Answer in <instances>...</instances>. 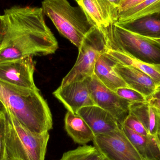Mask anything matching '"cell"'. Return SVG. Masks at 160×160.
Instances as JSON below:
<instances>
[{
	"label": "cell",
	"instance_id": "21",
	"mask_svg": "<svg viewBox=\"0 0 160 160\" xmlns=\"http://www.w3.org/2000/svg\"><path fill=\"white\" fill-rule=\"evenodd\" d=\"M99 153L95 147L84 145L64 153L60 160H94Z\"/></svg>",
	"mask_w": 160,
	"mask_h": 160
},
{
	"label": "cell",
	"instance_id": "8",
	"mask_svg": "<svg viewBox=\"0 0 160 160\" xmlns=\"http://www.w3.org/2000/svg\"><path fill=\"white\" fill-rule=\"evenodd\" d=\"M92 98L97 106L110 112L120 125L130 113V102L118 96L103 84L95 75L88 78Z\"/></svg>",
	"mask_w": 160,
	"mask_h": 160
},
{
	"label": "cell",
	"instance_id": "32",
	"mask_svg": "<svg viewBox=\"0 0 160 160\" xmlns=\"http://www.w3.org/2000/svg\"><path fill=\"white\" fill-rule=\"evenodd\" d=\"M75 1H76V2H78V4L79 3H80V2H81V0H75Z\"/></svg>",
	"mask_w": 160,
	"mask_h": 160
},
{
	"label": "cell",
	"instance_id": "22",
	"mask_svg": "<svg viewBox=\"0 0 160 160\" xmlns=\"http://www.w3.org/2000/svg\"><path fill=\"white\" fill-rule=\"evenodd\" d=\"M106 20L110 24L116 23L118 20V8L124 0H97Z\"/></svg>",
	"mask_w": 160,
	"mask_h": 160
},
{
	"label": "cell",
	"instance_id": "30",
	"mask_svg": "<svg viewBox=\"0 0 160 160\" xmlns=\"http://www.w3.org/2000/svg\"><path fill=\"white\" fill-rule=\"evenodd\" d=\"M94 160H109L106 158V157L104 156V155L102 154L100 152L99 154H98L97 158H95Z\"/></svg>",
	"mask_w": 160,
	"mask_h": 160
},
{
	"label": "cell",
	"instance_id": "25",
	"mask_svg": "<svg viewBox=\"0 0 160 160\" xmlns=\"http://www.w3.org/2000/svg\"><path fill=\"white\" fill-rule=\"evenodd\" d=\"M6 113L0 115V160H8L5 139Z\"/></svg>",
	"mask_w": 160,
	"mask_h": 160
},
{
	"label": "cell",
	"instance_id": "9",
	"mask_svg": "<svg viewBox=\"0 0 160 160\" xmlns=\"http://www.w3.org/2000/svg\"><path fill=\"white\" fill-rule=\"evenodd\" d=\"M34 71L32 57L0 62V81L21 87L36 88Z\"/></svg>",
	"mask_w": 160,
	"mask_h": 160
},
{
	"label": "cell",
	"instance_id": "4",
	"mask_svg": "<svg viewBox=\"0 0 160 160\" xmlns=\"http://www.w3.org/2000/svg\"><path fill=\"white\" fill-rule=\"evenodd\" d=\"M99 29L109 49L121 52L148 64L160 65V38L141 36L116 23Z\"/></svg>",
	"mask_w": 160,
	"mask_h": 160
},
{
	"label": "cell",
	"instance_id": "29",
	"mask_svg": "<svg viewBox=\"0 0 160 160\" xmlns=\"http://www.w3.org/2000/svg\"><path fill=\"white\" fill-rule=\"evenodd\" d=\"M7 112V109L3 102L0 99V115L5 114Z\"/></svg>",
	"mask_w": 160,
	"mask_h": 160
},
{
	"label": "cell",
	"instance_id": "23",
	"mask_svg": "<svg viewBox=\"0 0 160 160\" xmlns=\"http://www.w3.org/2000/svg\"><path fill=\"white\" fill-rule=\"evenodd\" d=\"M119 97L131 102L146 101V98L140 92L128 87L121 88L115 91Z\"/></svg>",
	"mask_w": 160,
	"mask_h": 160
},
{
	"label": "cell",
	"instance_id": "13",
	"mask_svg": "<svg viewBox=\"0 0 160 160\" xmlns=\"http://www.w3.org/2000/svg\"><path fill=\"white\" fill-rule=\"evenodd\" d=\"M130 114L143 125L149 135L160 142V112L147 101L131 102Z\"/></svg>",
	"mask_w": 160,
	"mask_h": 160
},
{
	"label": "cell",
	"instance_id": "10",
	"mask_svg": "<svg viewBox=\"0 0 160 160\" xmlns=\"http://www.w3.org/2000/svg\"><path fill=\"white\" fill-rule=\"evenodd\" d=\"M53 95L68 111L77 113L83 107L96 105L88 86V78L59 87Z\"/></svg>",
	"mask_w": 160,
	"mask_h": 160
},
{
	"label": "cell",
	"instance_id": "16",
	"mask_svg": "<svg viewBox=\"0 0 160 160\" xmlns=\"http://www.w3.org/2000/svg\"><path fill=\"white\" fill-rule=\"evenodd\" d=\"M121 129L143 160H160V142L151 135L144 136L122 125Z\"/></svg>",
	"mask_w": 160,
	"mask_h": 160
},
{
	"label": "cell",
	"instance_id": "12",
	"mask_svg": "<svg viewBox=\"0 0 160 160\" xmlns=\"http://www.w3.org/2000/svg\"><path fill=\"white\" fill-rule=\"evenodd\" d=\"M114 69L129 88L140 92L146 98L152 95L158 87L150 77L136 68L117 63Z\"/></svg>",
	"mask_w": 160,
	"mask_h": 160
},
{
	"label": "cell",
	"instance_id": "17",
	"mask_svg": "<svg viewBox=\"0 0 160 160\" xmlns=\"http://www.w3.org/2000/svg\"><path fill=\"white\" fill-rule=\"evenodd\" d=\"M65 128L74 142L80 145H86L95 137V134L86 121L78 113L70 111L67 112L65 118Z\"/></svg>",
	"mask_w": 160,
	"mask_h": 160
},
{
	"label": "cell",
	"instance_id": "7",
	"mask_svg": "<svg viewBox=\"0 0 160 160\" xmlns=\"http://www.w3.org/2000/svg\"><path fill=\"white\" fill-rule=\"evenodd\" d=\"M92 142L98 151L109 160H143L121 127L95 135Z\"/></svg>",
	"mask_w": 160,
	"mask_h": 160
},
{
	"label": "cell",
	"instance_id": "19",
	"mask_svg": "<svg viewBox=\"0 0 160 160\" xmlns=\"http://www.w3.org/2000/svg\"><path fill=\"white\" fill-rule=\"evenodd\" d=\"M158 12H160V0H147L120 14L116 23L125 22L148 14Z\"/></svg>",
	"mask_w": 160,
	"mask_h": 160
},
{
	"label": "cell",
	"instance_id": "27",
	"mask_svg": "<svg viewBox=\"0 0 160 160\" xmlns=\"http://www.w3.org/2000/svg\"><path fill=\"white\" fill-rule=\"evenodd\" d=\"M146 101L150 105L160 111V85L157 88L152 95L146 98Z\"/></svg>",
	"mask_w": 160,
	"mask_h": 160
},
{
	"label": "cell",
	"instance_id": "26",
	"mask_svg": "<svg viewBox=\"0 0 160 160\" xmlns=\"http://www.w3.org/2000/svg\"><path fill=\"white\" fill-rule=\"evenodd\" d=\"M147 0H124L120 4L118 8V18L121 13L125 11L137 6Z\"/></svg>",
	"mask_w": 160,
	"mask_h": 160
},
{
	"label": "cell",
	"instance_id": "5",
	"mask_svg": "<svg viewBox=\"0 0 160 160\" xmlns=\"http://www.w3.org/2000/svg\"><path fill=\"white\" fill-rule=\"evenodd\" d=\"M41 8L59 32L78 48L94 27L81 7L72 6L68 0H44Z\"/></svg>",
	"mask_w": 160,
	"mask_h": 160
},
{
	"label": "cell",
	"instance_id": "11",
	"mask_svg": "<svg viewBox=\"0 0 160 160\" xmlns=\"http://www.w3.org/2000/svg\"><path fill=\"white\" fill-rule=\"evenodd\" d=\"M77 113L87 123L95 135L108 133L121 127L110 112L97 105L83 107Z\"/></svg>",
	"mask_w": 160,
	"mask_h": 160
},
{
	"label": "cell",
	"instance_id": "1",
	"mask_svg": "<svg viewBox=\"0 0 160 160\" xmlns=\"http://www.w3.org/2000/svg\"><path fill=\"white\" fill-rule=\"evenodd\" d=\"M8 24L0 62L55 53L58 43L44 20L41 8L15 6L5 9Z\"/></svg>",
	"mask_w": 160,
	"mask_h": 160
},
{
	"label": "cell",
	"instance_id": "20",
	"mask_svg": "<svg viewBox=\"0 0 160 160\" xmlns=\"http://www.w3.org/2000/svg\"><path fill=\"white\" fill-rule=\"evenodd\" d=\"M78 5L83 10L93 26L100 29L111 24L106 20L97 0H81Z\"/></svg>",
	"mask_w": 160,
	"mask_h": 160
},
{
	"label": "cell",
	"instance_id": "14",
	"mask_svg": "<svg viewBox=\"0 0 160 160\" xmlns=\"http://www.w3.org/2000/svg\"><path fill=\"white\" fill-rule=\"evenodd\" d=\"M116 24L141 36L160 38V12L148 14L128 21Z\"/></svg>",
	"mask_w": 160,
	"mask_h": 160
},
{
	"label": "cell",
	"instance_id": "18",
	"mask_svg": "<svg viewBox=\"0 0 160 160\" xmlns=\"http://www.w3.org/2000/svg\"><path fill=\"white\" fill-rule=\"evenodd\" d=\"M107 53L117 62L125 66L138 68L154 80L158 87L160 85V73L152 65L138 61L125 53L108 48Z\"/></svg>",
	"mask_w": 160,
	"mask_h": 160
},
{
	"label": "cell",
	"instance_id": "31",
	"mask_svg": "<svg viewBox=\"0 0 160 160\" xmlns=\"http://www.w3.org/2000/svg\"><path fill=\"white\" fill-rule=\"evenodd\" d=\"M154 67H155V68L159 71V72L160 73V65L159 66H156V65H153Z\"/></svg>",
	"mask_w": 160,
	"mask_h": 160
},
{
	"label": "cell",
	"instance_id": "33",
	"mask_svg": "<svg viewBox=\"0 0 160 160\" xmlns=\"http://www.w3.org/2000/svg\"><path fill=\"white\" fill-rule=\"evenodd\" d=\"M159 111H160V110H159Z\"/></svg>",
	"mask_w": 160,
	"mask_h": 160
},
{
	"label": "cell",
	"instance_id": "6",
	"mask_svg": "<svg viewBox=\"0 0 160 160\" xmlns=\"http://www.w3.org/2000/svg\"><path fill=\"white\" fill-rule=\"evenodd\" d=\"M78 49L76 63L63 79L61 87L92 77L97 61L107 52L108 47L101 30L94 26L86 35Z\"/></svg>",
	"mask_w": 160,
	"mask_h": 160
},
{
	"label": "cell",
	"instance_id": "3",
	"mask_svg": "<svg viewBox=\"0 0 160 160\" xmlns=\"http://www.w3.org/2000/svg\"><path fill=\"white\" fill-rule=\"evenodd\" d=\"M49 138L48 132L36 134L26 129L7 110L5 139L8 160H45Z\"/></svg>",
	"mask_w": 160,
	"mask_h": 160
},
{
	"label": "cell",
	"instance_id": "28",
	"mask_svg": "<svg viewBox=\"0 0 160 160\" xmlns=\"http://www.w3.org/2000/svg\"><path fill=\"white\" fill-rule=\"evenodd\" d=\"M8 31V24L3 15H0V49L5 39Z\"/></svg>",
	"mask_w": 160,
	"mask_h": 160
},
{
	"label": "cell",
	"instance_id": "15",
	"mask_svg": "<svg viewBox=\"0 0 160 160\" xmlns=\"http://www.w3.org/2000/svg\"><path fill=\"white\" fill-rule=\"evenodd\" d=\"M117 63L106 52L99 58L94 68V75L106 87L115 92L118 88L128 87L114 69Z\"/></svg>",
	"mask_w": 160,
	"mask_h": 160
},
{
	"label": "cell",
	"instance_id": "2",
	"mask_svg": "<svg viewBox=\"0 0 160 160\" xmlns=\"http://www.w3.org/2000/svg\"><path fill=\"white\" fill-rule=\"evenodd\" d=\"M0 99L20 124L31 132L41 134L52 128L51 112L38 88L21 87L0 81Z\"/></svg>",
	"mask_w": 160,
	"mask_h": 160
},
{
	"label": "cell",
	"instance_id": "24",
	"mask_svg": "<svg viewBox=\"0 0 160 160\" xmlns=\"http://www.w3.org/2000/svg\"><path fill=\"white\" fill-rule=\"evenodd\" d=\"M122 125L144 136L149 135L142 123L134 116L130 114L124 120Z\"/></svg>",
	"mask_w": 160,
	"mask_h": 160
}]
</instances>
